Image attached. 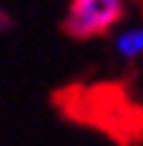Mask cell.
<instances>
[{
	"mask_svg": "<svg viewBox=\"0 0 143 146\" xmlns=\"http://www.w3.org/2000/svg\"><path fill=\"white\" fill-rule=\"evenodd\" d=\"M11 28H14V14H11L9 9H3V6H0V36L9 34Z\"/></svg>",
	"mask_w": 143,
	"mask_h": 146,
	"instance_id": "cell-3",
	"label": "cell"
},
{
	"mask_svg": "<svg viewBox=\"0 0 143 146\" xmlns=\"http://www.w3.org/2000/svg\"><path fill=\"white\" fill-rule=\"evenodd\" d=\"M112 51L121 62H138L143 56V23L118 25L112 34Z\"/></svg>",
	"mask_w": 143,
	"mask_h": 146,
	"instance_id": "cell-2",
	"label": "cell"
},
{
	"mask_svg": "<svg viewBox=\"0 0 143 146\" xmlns=\"http://www.w3.org/2000/svg\"><path fill=\"white\" fill-rule=\"evenodd\" d=\"M126 17L124 0H70L62 14V31L76 42L112 34Z\"/></svg>",
	"mask_w": 143,
	"mask_h": 146,
	"instance_id": "cell-1",
	"label": "cell"
}]
</instances>
